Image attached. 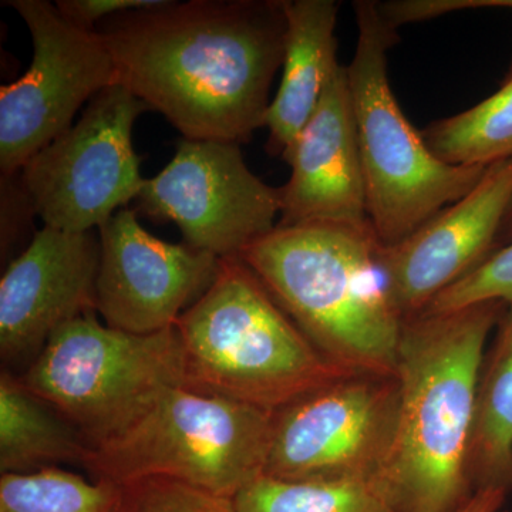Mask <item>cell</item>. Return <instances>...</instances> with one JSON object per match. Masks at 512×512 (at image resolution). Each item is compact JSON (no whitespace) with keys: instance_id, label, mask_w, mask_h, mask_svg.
I'll return each instance as SVG.
<instances>
[{"instance_id":"7c38bea8","label":"cell","mask_w":512,"mask_h":512,"mask_svg":"<svg viewBox=\"0 0 512 512\" xmlns=\"http://www.w3.org/2000/svg\"><path fill=\"white\" fill-rule=\"evenodd\" d=\"M97 232L94 303L110 328L137 335L174 328L220 271V258L154 237L130 208L117 211Z\"/></svg>"},{"instance_id":"484cf974","label":"cell","mask_w":512,"mask_h":512,"mask_svg":"<svg viewBox=\"0 0 512 512\" xmlns=\"http://www.w3.org/2000/svg\"><path fill=\"white\" fill-rule=\"evenodd\" d=\"M500 241L507 242V244L512 242V207L510 211H508L507 217H505L503 229H501Z\"/></svg>"},{"instance_id":"7402d4cb","label":"cell","mask_w":512,"mask_h":512,"mask_svg":"<svg viewBox=\"0 0 512 512\" xmlns=\"http://www.w3.org/2000/svg\"><path fill=\"white\" fill-rule=\"evenodd\" d=\"M110 512H234L232 500L171 480L151 477L119 485Z\"/></svg>"},{"instance_id":"5b68a950","label":"cell","mask_w":512,"mask_h":512,"mask_svg":"<svg viewBox=\"0 0 512 512\" xmlns=\"http://www.w3.org/2000/svg\"><path fill=\"white\" fill-rule=\"evenodd\" d=\"M355 56L348 70L367 215L382 245L409 237L430 218L468 194L487 167L453 165L431 153L404 116L387 76V50L397 40L377 2L353 3Z\"/></svg>"},{"instance_id":"9c48e42d","label":"cell","mask_w":512,"mask_h":512,"mask_svg":"<svg viewBox=\"0 0 512 512\" xmlns=\"http://www.w3.org/2000/svg\"><path fill=\"white\" fill-rule=\"evenodd\" d=\"M396 375L346 373L272 413L265 476L288 481L380 480L389 463Z\"/></svg>"},{"instance_id":"603a6c76","label":"cell","mask_w":512,"mask_h":512,"mask_svg":"<svg viewBox=\"0 0 512 512\" xmlns=\"http://www.w3.org/2000/svg\"><path fill=\"white\" fill-rule=\"evenodd\" d=\"M483 302L512 303V242L495 249L483 264L440 293L424 312L457 311Z\"/></svg>"},{"instance_id":"6da1fadb","label":"cell","mask_w":512,"mask_h":512,"mask_svg":"<svg viewBox=\"0 0 512 512\" xmlns=\"http://www.w3.org/2000/svg\"><path fill=\"white\" fill-rule=\"evenodd\" d=\"M117 83L188 140L241 146L265 127L284 63V0H165L96 28Z\"/></svg>"},{"instance_id":"52a82bcc","label":"cell","mask_w":512,"mask_h":512,"mask_svg":"<svg viewBox=\"0 0 512 512\" xmlns=\"http://www.w3.org/2000/svg\"><path fill=\"white\" fill-rule=\"evenodd\" d=\"M89 312L57 329L19 375L90 448L120 436L171 389L185 386L177 328L150 335L110 328Z\"/></svg>"},{"instance_id":"d6986e66","label":"cell","mask_w":512,"mask_h":512,"mask_svg":"<svg viewBox=\"0 0 512 512\" xmlns=\"http://www.w3.org/2000/svg\"><path fill=\"white\" fill-rule=\"evenodd\" d=\"M434 156L453 165H488L512 157V76L477 106L421 131Z\"/></svg>"},{"instance_id":"277c9868","label":"cell","mask_w":512,"mask_h":512,"mask_svg":"<svg viewBox=\"0 0 512 512\" xmlns=\"http://www.w3.org/2000/svg\"><path fill=\"white\" fill-rule=\"evenodd\" d=\"M185 386L274 413L346 375L322 355L239 256L178 319Z\"/></svg>"},{"instance_id":"30bf717a","label":"cell","mask_w":512,"mask_h":512,"mask_svg":"<svg viewBox=\"0 0 512 512\" xmlns=\"http://www.w3.org/2000/svg\"><path fill=\"white\" fill-rule=\"evenodd\" d=\"M5 5L23 19L33 42L28 72L0 89V170L13 177L73 126L84 104L117 83V72L99 30L74 25L46 0Z\"/></svg>"},{"instance_id":"8992f818","label":"cell","mask_w":512,"mask_h":512,"mask_svg":"<svg viewBox=\"0 0 512 512\" xmlns=\"http://www.w3.org/2000/svg\"><path fill=\"white\" fill-rule=\"evenodd\" d=\"M272 412L178 386L133 426L90 448V478L124 484L163 477L232 500L264 476Z\"/></svg>"},{"instance_id":"ac0fdd59","label":"cell","mask_w":512,"mask_h":512,"mask_svg":"<svg viewBox=\"0 0 512 512\" xmlns=\"http://www.w3.org/2000/svg\"><path fill=\"white\" fill-rule=\"evenodd\" d=\"M468 476L474 493H512V303L481 367Z\"/></svg>"},{"instance_id":"4fadbf2b","label":"cell","mask_w":512,"mask_h":512,"mask_svg":"<svg viewBox=\"0 0 512 512\" xmlns=\"http://www.w3.org/2000/svg\"><path fill=\"white\" fill-rule=\"evenodd\" d=\"M511 207L512 157L488 165L473 190L409 237L380 245L377 262L403 319L426 311L493 254Z\"/></svg>"},{"instance_id":"5bb4252c","label":"cell","mask_w":512,"mask_h":512,"mask_svg":"<svg viewBox=\"0 0 512 512\" xmlns=\"http://www.w3.org/2000/svg\"><path fill=\"white\" fill-rule=\"evenodd\" d=\"M99 232L45 227L0 279V355L28 369L57 329L96 312Z\"/></svg>"},{"instance_id":"44dd1931","label":"cell","mask_w":512,"mask_h":512,"mask_svg":"<svg viewBox=\"0 0 512 512\" xmlns=\"http://www.w3.org/2000/svg\"><path fill=\"white\" fill-rule=\"evenodd\" d=\"M119 485L60 467L0 477V512H110Z\"/></svg>"},{"instance_id":"3957f363","label":"cell","mask_w":512,"mask_h":512,"mask_svg":"<svg viewBox=\"0 0 512 512\" xmlns=\"http://www.w3.org/2000/svg\"><path fill=\"white\" fill-rule=\"evenodd\" d=\"M372 227L276 225L239 258L316 349L349 372L396 375L403 318Z\"/></svg>"},{"instance_id":"9a60e30c","label":"cell","mask_w":512,"mask_h":512,"mask_svg":"<svg viewBox=\"0 0 512 512\" xmlns=\"http://www.w3.org/2000/svg\"><path fill=\"white\" fill-rule=\"evenodd\" d=\"M282 158L291 177L279 188L278 225L372 227L346 66L340 64L315 113Z\"/></svg>"},{"instance_id":"ba28073f","label":"cell","mask_w":512,"mask_h":512,"mask_svg":"<svg viewBox=\"0 0 512 512\" xmlns=\"http://www.w3.org/2000/svg\"><path fill=\"white\" fill-rule=\"evenodd\" d=\"M150 110L120 83L97 94L76 124L30 158L18 178L45 227L96 231L143 188L133 127Z\"/></svg>"},{"instance_id":"cb8c5ba5","label":"cell","mask_w":512,"mask_h":512,"mask_svg":"<svg viewBox=\"0 0 512 512\" xmlns=\"http://www.w3.org/2000/svg\"><path fill=\"white\" fill-rule=\"evenodd\" d=\"M165 0H57V10L74 25L94 29L121 13L157 8Z\"/></svg>"},{"instance_id":"2e32d148","label":"cell","mask_w":512,"mask_h":512,"mask_svg":"<svg viewBox=\"0 0 512 512\" xmlns=\"http://www.w3.org/2000/svg\"><path fill=\"white\" fill-rule=\"evenodd\" d=\"M286 39L281 86L266 113V151L284 156L308 123L339 69V3L333 0H284Z\"/></svg>"},{"instance_id":"7a4b0ae2","label":"cell","mask_w":512,"mask_h":512,"mask_svg":"<svg viewBox=\"0 0 512 512\" xmlns=\"http://www.w3.org/2000/svg\"><path fill=\"white\" fill-rule=\"evenodd\" d=\"M507 308L483 302L403 320L396 376L399 419L380 484L399 512H458L468 476L487 342Z\"/></svg>"},{"instance_id":"8fae6325","label":"cell","mask_w":512,"mask_h":512,"mask_svg":"<svg viewBox=\"0 0 512 512\" xmlns=\"http://www.w3.org/2000/svg\"><path fill=\"white\" fill-rule=\"evenodd\" d=\"M138 208L174 222L185 244L220 259L237 258L276 227L281 191L256 177L241 146L222 140L178 141L173 160L146 178Z\"/></svg>"},{"instance_id":"ffe728a7","label":"cell","mask_w":512,"mask_h":512,"mask_svg":"<svg viewBox=\"0 0 512 512\" xmlns=\"http://www.w3.org/2000/svg\"><path fill=\"white\" fill-rule=\"evenodd\" d=\"M234 512H399L379 480L288 481L261 476L232 498Z\"/></svg>"},{"instance_id":"e0dca14e","label":"cell","mask_w":512,"mask_h":512,"mask_svg":"<svg viewBox=\"0 0 512 512\" xmlns=\"http://www.w3.org/2000/svg\"><path fill=\"white\" fill-rule=\"evenodd\" d=\"M90 446L50 404L9 370L0 375V471L25 474L59 464H79Z\"/></svg>"},{"instance_id":"d4e9b609","label":"cell","mask_w":512,"mask_h":512,"mask_svg":"<svg viewBox=\"0 0 512 512\" xmlns=\"http://www.w3.org/2000/svg\"><path fill=\"white\" fill-rule=\"evenodd\" d=\"M508 494L504 490L477 491L458 512H503Z\"/></svg>"},{"instance_id":"4316f807","label":"cell","mask_w":512,"mask_h":512,"mask_svg":"<svg viewBox=\"0 0 512 512\" xmlns=\"http://www.w3.org/2000/svg\"><path fill=\"white\" fill-rule=\"evenodd\" d=\"M507 76H512V63H511V67H510V72H508Z\"/></svg>"}]
</instances>
